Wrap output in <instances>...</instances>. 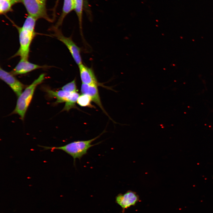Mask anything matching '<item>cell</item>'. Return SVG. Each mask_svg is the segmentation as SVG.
Wrapping results in <instances>:
<instances>
[{"label": "cell", "mask_w": 213, "mask_h": 213, "mask_svg": "<svg viewBox=\"0 0 213 213\" xmlns=\"http://www.w3.org/2000/svg\"><path fill=\"white\" fill-rule=\"evenodd\" d=\"M36 19L28 15L21 27L14 24L19 36L20 47L12 57L20 56L21 59L28 60L30 46L36 33L35 28Z\"/></svg>", "instance_id": "1"}, {"label": "cell", "mask_w": 213, "mask_h": 213, "mask_svg": "<svg viewBox=\"0 0 213 213\" xmlns=\"http://www.w3.org/2000/svg\"><path fill=\"white\" fill-rule=\"evenodd\" d=\"M103 134L93 139L86 141H73L65 145L60 146H47L38 145L43 148L44 150H62L72 156L73 159L74 164H75L77 159H80L84 155L87 153L88 150L91 147L99 143L92 144V142L99 138Z\"/></svg>", "instance_id": "2"}, {"label": "cell", "mask_w": 213, "mask_h": 213, "mask_svg": "<svg viewBox=\"0 0 213 213\" xmlns=\"http://www.w3.org/2000/svg\"><path fill=\"white\" fill-rule=\"evenodd\" d=\"M45 76L44 74L40 75L18 96L15 108L13 113L19 115L22 120H23L24 118L36 88L38 85L43 82Z\"/></svg>", "instance_id": "3"}, {"label": "cell", "mask_w": 213, "mask_h": 213, "mask_svg": "<svg viewBox=\"0 0 213 213\" xmlns=\"http://www.w3.org/2000/svg\"><path fill=\"white\" fill-rule=\"evenodd\" d=\"M46 0H20L30 15L36 20L43 18L49 22L52 20L48 15L46 7Z\"/></svg>", "instance_id": "4"}, {"label": "cell", "mask_w": 213, "mask_h": 213, "mask_svg": "<svg viewBox=\"0 0 213 213\" xmlns=\"http://www.w3.org/2000/svg\"><path fill=\"white\" fill-rule=\"evenodd\" d=\"M54 32L53 36L63 43L67 47L76 64L79 65L82 63L81 49L70 37L63 35L61 30L54 26L52 28Z\"/></svg>", "instance_id": "5"}, {"label": "cell", "mask_w": 213, "mask_h": 213, "mask_svg": "<svg viewBox=\"0 0 213 213\" xmlns=\"http://www.w3.org/2000/svg\"><path fill=\"white\" fill-rule=\"evenodd\" d=\"M14 75L10 72H7L0 67L1 79L7 84L18 97L22 92L24 86Z\"/></svg>", "instance_id": "6"}, {"label": "cell", "mask_w": 213, "mask_h": 213, "mask_svg": "<svg viewBox=\"0 0 213 213\" xmlns=\"http://www.w3.org/2000/svg\"><path fill=\"white\" fill-rule=\"evenodd\" d=\"M139 201V197L134 192L131 191L124 194H118L116 197V202L122 209V212L130 206H135Z\"/></svg>", "instance_id": "7"}, {"label": "cell", "mask_w": 213, "mask_h": 213, "mask_svg": "<svg viewBox=\"0 0 213 213\" xmlns=\"http://www.w3.org/2000/svg\"><path fill=\"white\" fill-rule=\"evenodd\" d=\"M97 85L82 83L81 86V92L83 94L89 96L92 101L97 104L108 116L101 103Z\"/></svg>", "instance_id": "8"}, {"label": "cell", "mask_w": 213, "mask_h": 213, "mask_svg": "<svg viewBox=\"0 0 213 213\" xmlns=\"http://www.w3.org/2000/svg\"><path fill=\"white\" fill-rule=\"evenodd\" d=\"M48 66H41L30 62L28 60L21 59L10 72L13 75L25 74L36 69L46 68Z\"/></svg>", "instance_id": "9"}, {"label": "cell", "mask_w": 213, "mask_h": 213, "mask_svg": "<svg viewBox=\"0 0 213 213\" xmlns=\"http://www.w3.org/2000/svg\"><path fill=\"white\" fill-rule=\"evenodd\" d=\"M81 81L83 83L98 85L97 78L93 70L82 63L78 65Z\"/></svg>", "instance_id": "10"}, {"label": "cell", "mask_w": 213, "mask_h": 213, "mask_svg": "<svg viewBox=\"0 0 213 213\" xmlns=\"http://www.w3.org/2000/svg\"><path fill=\"white\" fill-rule=\"evenodd\" d=\"M73 9H74V0H64L62 12L54 27L58 28L60 26L66 16Z\"/></svg>", "instance_id": "11"}, {"label": "cell", "mask_w": 213, "mask_h": 213, "mask_svg": "<svg viewBox=\"0 0 213 213\" xmlns=\"http://www.w3.org/2000/svg\"><path fill=\"white\" fill-rule=\"evenodd\" d=\"M47 92L50 96L54 97L57 99V103H65L69 100L71 93L62 90L57 91L48 90Z\"/></svg>", "instance_id": "12"}, {"label": "cell", "mask_w": 213, "mask_h": 213, "mask_svg": "<svg viewBox=\"0 0 213 213\" xmlns=\"http://www.w3.org/2000/svg\"><path fill=\"white\" fill-rule=\"evenodd\" d=\"M74 10L77 16L81 36L83 38L82 31V13L83 0H74Z\"/></svg>", "instance_id": "13"}, {"label": "cell", "mask_w": 213, "mask_h": 213, "mask_svg": "<svg viewBox=\"0 0 213 213\" xmlns=\"http://www.w3.org/2000/svg\"><path fill=\"white\" fill-rule=\"evenodd\" d=\"M20 2V0H0V13L4 14L12 11L14 5Z\"/></svg>", "instance_id": "14"}, {"label": "cell", "mask_w": 213, "mask_h": 213, "mask_svg": "<svg viewBox=\"0 0 213 213\" xmlns=\"http://www.w3.org/2000/svg\"><path fill=\"white\" fill-rule=\"evenodd\" d=\"M80 95L77 92L71 93L68 101L65 103V105L62 111H68L72 108H76V103Z\"/></svg>", "instance_id": "15"}, {"label": "cell", "mask_w": 213, "mask_h": 213, "mask_svg": "<svg viewBox=\"0 0 213 213\" xmlns=\"http://www.w3.org/2000/svg\"><path fill=\"white\" fill-rule=\"evenodd\" d=\"M92 101L90 97L86 95L82 94L80 95L77 101V103L82 107H92L91 104Z\"/></svg>", "instance_id": "16"}, {"label": "cell", "mask_w": 213, "mask_h": 213, "mask_svg": "<svg viewBox=\"0 0 213 213\" xmlns=\"http://www.w3.org/2000/svg\"><path fill=\"white\" fill-rule=\"evenodd\" d=\"M62 89L71 93L77 92L76 79L64 85L62 87Z\"/></svg>", "instance_id": "17"}]
</instances>
